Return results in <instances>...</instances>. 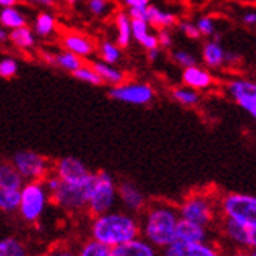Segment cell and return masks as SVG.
<instances>
[{
    "mask_svg": "<svg viewBox=\"0 0 256 256\" xmlns=\"http://www.w3.org/2000/svg\"><path fill=\"white\" fill-rule=\"evenodd\" d=\"M147 58L150 62H155L158 58H160V48H152V50H147Z\"/></svg>",
    "mask_w": 256,
    "mask_h": 256,
    "instance_id": "cell-48",
    "label": "cell"
},
{
    "mask_svg": "<svg viewBox=\"0 0 256 256\" xmlns=\"http://www.w3.org/2000/svg\"><path fill=\"white\" fill-rule=\"evenodd\" d=\"M226 89L230 96H232L236 102L240 98H246L250 96H256V83L244 78H234L226 84Z\"/></svg>",
    "mask_w": 256,
    "mask_h": 256,
    "instance_id": "cell-27",
    "label": "cell"
},
{
    "mask_svg": "<svg viewBox=\"0 0 256 256\" xmlns=\"http://www.w3.org/2000/svg\"><path fill=\"white\" fill-rule=\"evenodd\" d=\"M8 34H10V33H8L5 28H0V44L8 41Z\"/></svg>",
    "mask_w": 256,
    "mask_h": 256,
    "instance_id": "cell-52",
    "label": "cell"
},
{
    "mask_svg": "<svg viewBox=\"0 0 256 256\" xmlns=\"http://www.w3.org/2000/svg\"><path fill=\"white\" fill-rule=\"evenodd\" d=\"M118 183L111 174L100 170L94 172V178L89 189L86 212L89 216H98L118 208Z\"/></svg>",
    "mask_w": 256,
    "mask_h": 256,
    "instance_id": "cell-6",
    "label": "cell"
},
{
    "mask_svg": "<svg viewBox=\"0 0 256 256\" xmlns=\"http://www.w3.org/2000/svg\"><path fill=\"white\" fill-rule=\"evenodd\" d=\"M88 8L94 16H105L110 10L108 0H88Z\"/></svg>",
    "mask_w": 256,
    "mask_h": 256,
    "instance_id": "cell-37",
    "label": "cell"
},
{
    "mask_svg": "<svg viewBox=\"0 0 256 256\" xmlns=\"http://www.w3.org/2000/svg\"><path fill=\"white\" fill-rule=\"evenodd\" d=\"M202 56L208 68H220L222 64H225V48L219 41H208L203 44Z\"/></svg>",
    "mask_w": 256,
    "mask_h": 256,
    "instance_id": "cell-19",
    "label": "cell"
},
{
    "mask_svg": "<svg viewBox=\"0 0 256 256\" xmlns=\"http://www.w3.org/2000/svg\"><path fill=\"white\" fill-rule=\"evenodd\" d=\"M254 120H256V119H254Z\"/></svg>",
    "mask_w": 256,
    "mask_h": 256,
    "instance_id": "cell-56",
    "label": "cell"
},
{
    "mask_svg": "<svg viewBox=\"0 0 256 256\" xmlns=\"http://www.w3.org/2000/svg\"><path fill=\"white\" fill-rule=\"evenodd\" d=\"M124 2H125V0H124Z\"/></svg>",
    "mask_w": 256,
    "mask_h": 256,
    "instance_id": "cell-55",
    "label": "cell"
},
{
    "mask_svg": "<svg viewBox=\"0 0 256 256\" xmlns=\"http://www.w3.org/2000/svg\"><path fill=\"white\" fill-rule=\"evenodd\" d=\"M128 16H130L132 19H139V20H146L147 22V6L130 8V11H128Z\"/></svg>",
    "mask_w": 256,
    "mask_h": 256,
    "instance_id": "cell-43",
    "label": "cell"
},
{
    "mask_svg": "<svg viewBox=\"0 0 256 256\" xmlns=\"http://www.w3.org/2000/svg\"><path fill=\"white\" fill-rule=\"evenodd\" d=\"M11 164L18 169L25 182H46L52 174V164L33 150H19L11 158Z\"/></svg>",
    "mask_w": 256,
    "mask_h": 256,
    "instance_id": "cell-8",
    "label": "cell"
},
{
    "mask_svg": "<svg viewBox=\"0 0 256 256\" xmlns=\"http://www.w3.org/2000/svg\"><path fill=\"white\" fill-rule=\"evenodd\" d=\"M91 68L97 72V75L104 83H110L111 86H118L124 83V74L114 68L112 64H108L105 61H92Z\"/></svg>",
    "mask_w": 256,
    "mask_h": 256,
    "instance_id": "cell-22",
    "label": "cell"
},
{
    "mask_svg": "<svg viewBox=\"0 0 256 256\" xmlns=\"http://www.w3.org/2000/svg\"><path fill=\"white\" fill-rule=\"evenodd\" d=\"M19 72V61L16 58H2L0 60V76L2 78H12Z\"/></svg>",
    "mask_w": 256,
    "mask_h": 256,
    "instance_id": "cell-35",
    "label": "cell"
},
{
    "mask_svg": "<svg viewBox=\"0 0 256 256\" xmlns=\"http://www.w3.org/2000/svg\"><path fill=\"white\" fill-rule=\"evenodd\" d=\"M240 61V56L234 52H228V50H225V62L226 64H236Z\"/></svg>",
    "mask_w": 256,
    "mask_h": 256,
    "instance_id": "cell-44",
    "label": "cell"
},
{
    "mask_svg": "<svg viewBox=\"0 0 256 256\" xmlns=\"http://www.w3.org/2000/svg\"><path fill=\"white\" fill-rule=\"evenodd\" d=\"M55 66L68 70V72H75L78 68H82V60L75 54L69 52V50H62V52L55 54Z\"/></svg>",
    "mask_w": 256,
    "mask_h": 256,
    "instance_id": "cell-30",
    "label": "cell"
},
{
    "mask_svg": "<svg viewBox=\"0 0 256 256\" xmlns=\"http://www.w3.org/2000/svg\"><path fill=\"white\" fill-rule=\"evenodd\" d=\"M114 256H161V250L142 236H138L114 248Z\"/></svg>",
    "mask_w": 256,
    "mask_h": 256,
    "instance_id": "cell-15",
    "label": "cell"
},
{
    "mask_svg": "<svg viewBox=\"0 0 256 256\" xmlns=\"http://www.w3.org/2000/svg\"><path fill=\"white\" fill-rule=\"evenodd\" d=\"M61 44L62 47L69 50V52L75 54L76 56H89L92 54V44L89 42L86 38L80 36V34H66L61 40Z\"/></svg>",
    "mask_w": 256,
    "mask_h": 256,
    "instance_id": "cell-20",
    "label": "cell"
},
{
    "mask_svg": "<svg viewBox=\"0 0 256 256\" xmlns=\"http://www.w3.org/2000/svg\"><path fill=\"white\" fill-rule=\"evenodd\" d=\"M242 20H244L247 25H254L256 24V11H248L244 14V18H242Z\"/></svg>",
    "mask_w": 256,
    "mask_h": 256,
    "instance_id": "cell-47",
    "label": "cell"
},
{
    "mask_svg": "<svg viewBox=\"0 0 256 256\" xmlns=\"http://www.w3.org/2000/svg\"><path fill=\"white\" fill-rule=\"evenodd\" d=\"M178 27H180L182 33L186 34V38H189V40H198V38L202 36L198 28H197V25L194 22H188V20H183L178 24Z\"/></svg>",
    "mask_w": 256,
    "mask_h": 256,
    "instance_id": "cell-40",
    "label": "cell"
},
{
    "mask_svg": "<svg viewBox=\"0 0 256 256\" xmlns=\"http://www.w3.org/2000/svg\"><path fill=\"white\" fill-rule=\"evenodd\" d=\"M0 256H32L25 242L16 236H6L0 239Z\"/></svg>",
    "mask_w": 256,
    "mask_h": 256,
    "instance_id": "cell-23",
    "label": "cell"
},
{
    "mask_svg": "<svg viewBox=\"0 0 256 256\" xmlns=\"http://www.w3.org/2000/svg\"><path fill=\"white\" fill-rule=\"evenodd\" d=\"M25 180L11 162H0V188L10 190H20Z\"/></svg>",
    "mask_w": 256,
    "mask_h": 256,
    "instance_id": "cell-18",
    "label": "cell"
},
{
    "mask_svg": "<svg viewBox=\"0 0 256 256\" xmlns=\"http://www.w3.org/2000/svg\"><path fill=\"white\" fill-rule=\"evenodd\" d=\"M72 75L75 76L76 80L80 82H84V83H89V84H94V86H100L102 83V78L97 75V72L92 69V68H88V66H82L78 68L75 72H72Z\"/></svg>",
    "mask_w": 256,
    "mask_h": 256,
    "instance_id": "cell-34",
    "label": "cell"
},
{
    "mask_svg": "<svg viewBox=\"0 0 256 256\" xmlns=\"http://www.w3.org/2000/svg\"><path fill=\"white\" fill-rule=\"evenodd\" d=\"M110 97L128 105H147L155 97L153 88L147 83H126L118 84L110 89Z\"/></svg>",
    "mask_w": 256,
    "mask_h": 256,
    "instance_id": "cell-10",
    "label": "cell"
},
{
    "mask_svg": "<svg viewBox=\"0 0 256 256\" xmlns=\"http://www.w3.org/2000/svg\"><path fill=\"white\" fill-rule=\"evenodd\" d=\"M64 2H68V4L74 5V4H76V2H80V0H64Z\"/></svg>",
    "mask_w": 256,
    "mask_h": 256,
    "instance_id": "cell-54",
    "label": "cell"
},
{
    "mask_svg": "<svg viewBox=\"0 0 256 256\" xmlns=\"http://www.w3.org/2000/svg\"><path fill=\"white\" fill-rule=\"evenodd\" d=\"M216 239L214 228L203 226L194 222L180 220L176 228V240L184 242V244H202Z\"/></svg>",
    "mask_w": 256,
    "mask_h": 256,
    "instance_id": "cell-14",
    "label": "cell"
},
{
    "mask_svg": "<svg viewBox=\"0 0 256 256\" xmlns=\"http://www.w3.org/2000/svg\"><path fill=\"white\" fill-rule=\"evenodd\" d=\"M100 55H102V61L112 64V66H114V64L120 61L122 50H120V47L118 44L105 41V42H102V46H100Z\"/></svg>",
    "mask_w": 256,
    "mask_h": 256,
    "instance_id": "cell-33",
    "label": "cell"
},
{
    "mask_svg": "<svg viewBox=\"0 0 256 256\" xmlns=\"http://www.w3.org/2000/svg\"><path fill=\"white\" fill-rule=\"evenodd\" d=\"M172 58L178 66H182L183 69L190 68V66H197V58L192 54L186 52V50H176V52L172 54Z\"/></svg>",
    "mask_w": 256,
    "mask_h": 256,
    "instance_id": "cell-36",
    "label": "cell"
},
{
    "mask_svg": "<svg viewBox=\"0 0 256 256\" xmlns=\"http://www.w3.org/2000/svg\"><path fill=\"white\" fill-rule=\"evenodd\" d=\"M238 105L242 110H246L253 119H256V96H250V97L238 100Z\"/></svg>",
    "mask_w": 256,
    "mask_h": 256,
    "instance_id": "cell-41",
    "label": "cell"
},
{
    "mask_svg": "<svg viewBox=\"0 0 256 256\" xmlns=\"http://www.w3.org/2000/svg\"><path fill=\"white\" fill-rule=\"evenodd\" d=\"M89 238L116 248L125 242L140 236L139 216L132 214L125 210L114 208L108 212L91 216L88 225Z\"/></svg>",
    "mask_w": 256,
    "mask_h": 256,
    "instance_id": "cell-2",
    "label": "cell"
},
{
    "mask_svg": "<svg viewBox=\"0 0 256 256\" xmlns=\"http://www.w3.org/2000/svg\"><path fill=\"white\" fill-rule=\"evenodd\" d=\"M224 256H248V250H225Z\"/></svg>",
    "mask_w": 256,
    "mask_h": 256,
    "instance_id": "cell-49",
    "label": "cell"
},
{
    "mask_svg": "<svg viewBox=\"0 0 256 256\" xmlns=\"http://www.w3.org/2000/svg\"><path fill=\"white\" fill-rule=\"evenodd\" d=\"M172 98L183 106H194L200 102V94L190 88H176L172 91Z\"/></svg>",
    "mask_w": 256,
    "mask_h": 256,
    "instance_id": "cell-31",
    "label": "cell"
},
{
    "mask_svg": "<svg viewBox=\"0 0 256 256\" xmlns=\"http://www.w3.org/2000/svg\"><path fill=\"white\" fill-rule=\"evenodd\" d=\"M18 0H0V8H6V6H16Z\"/></svg>",
    "mask_w": 256,
    "mask_h": 256,
    "instance_id": "cell-51",
    "label": "cell"
},
{
    "mask_svg": "<svg viewBox=\"0 0 256 256\" xmlns=\"http://www.w3.org/2000/svg\"><path fill=\"white\" fill-rule=\"evenodd\" d=\"M225 248L216 239L202 244H184L175 240L174 244L161 250V256H224Z\"/></svg>",
    "mask_w": 256,
    "mask_h": 256,
    "instance_id": "cell-11",
    "label": "cell"
},
{
    "mask_svg": "<svg viewBox=\"0 0 256 256\" xmlns=\"http://www.w3.org/2000/svg\"><path fill=\"white\" fill-rule=\"evenodd\" d=\"M34 34L41 36V38H47L54 33L55 30V18L48 12H41L40 16L34 20Z\"/></svg>",
    "mask_w": 256,
    "mask_h": 256,
    "instance_id": "cell-32",
    "label": "cell"
},
{
    "mask_svg": "<svg viewBox=\"0 0 256 256\" xmlns=\"http://www.w3.org/2000/svg\"><path fill=\"white\" fill-rule=\"evenodd\" d=\"M52 174L62 182L76 183L91 178L94 172L89 170V168L82 160L75 156H64L52 166Z\"/></svg>",
    "mask_w": 256,
    "mask_h": 256,
    "instance_id": "cell-12",
    "label": "cell"
},
{
    "mask_svg": "<svg viewBox=\"0 0 256 256\" xmlns=\"http://www.w3.org/2000/svg\"><path fill=\"white\" fill-rule=\"evenodd\" d=\"M36 256H76L75 250L70 248L69 246H64V244H58L50 247L47 252L41 253V254H36Z\"/></svg>",
    "mask_w": 256,
    "mask_h": 256,
    "instance_id": "cell-38",
    "label": "cell"
},
{
    "mask_svg": "<svg viewBox=\"0 0 256 256\" xmlns=\"http://www.w3.org/2000/svg\"><path fill=\"white\" fill-rule=\"evenodd\" d=\"M118 198H119V204L122 210L132 214H136V216L142 212L148 203L142 189L128 180L120 182L118 184Z\"/></svg>",
    "mask_w": 256,
    "mask_h": 256,
    "instance_id": "cell-13",
    "label": "cell"
},
{
    "mask_svg": "<svg viewBox=\"0 0 256 256\" xmlns=\"http://www.w3.org/2000/svg\"><path fill=\"white\" fill-rule=\"evenodd\" d=\"M216 240L225 250H248V228L226 217H220L214 226Z\"/></svg>",
    "mask_w": 256,
    "mask_h": 256,
    "instance_id": "cell-9",
    "label": "cell"
},
{
    "mask_svg": "<svg viewBox=\"0 0 256 256\" xmlns=\"http://www.w3.org/2000/svg\"><path fill=\"white\" fill-rule=\"evenodd\" d=\"M256 248V226L248 228V250Z\"/></svg>",
    "mask_w": 256,
    "mask_h": 256,
    "instance_id": "cell-46",
    "label": "cell"
},
{
    "mask_svg": "<svg viewBox=\"0 0 256 256\" xmlns=\"http://www.w3.org/2000/svg\"><path fill=\"white\" fill-rule=\"evenodd\" d=\"M176 208L182 220L214 228L220 219L219 192L210 189L192 190L176 203Z\"/></svg>",
    "mask_w": 256,
    "mask_h": 256,
    "instance_id": "cell-3",
    "label": "cell"
},
{
    "mask_svg": "<svg viewBox=\"0 0 256 256\" xmlns=\"http://www.w3.org/2000/svg\"><path fill=\"white\" fill-rule=\"evenodd\" d=\"M76 256H114V248L88 238L75 250Z\"/></svg>",
    "mask_w": 256,
    "mask_h": 256,
    "instance_id": "cell-26",
    "label": "cell"
},
{
    "mask_svg": "<svg viewBox=\"0 0 256 256\" xmlns=\"http://www.w3.org/2000/svg\"><path fill=\"white\" fill-rule=\"evenodd\" d=\"M183 83L190 88L196 89V91H202V89H206L212 84V75L203 68L198 66H190L183 69V75H182Z\"/></svg>",
    "mask_w": 256,
    "mask_h": 256,
    "instance_id": "cell-16",
    "label": "cell"
},
{
    "mask_svg": "<svg viewBox=\"0 0 256 256\" xmlns=\"http://www.w3.org/2000/svg\"><path fill=\"white\" fill-rule=\"evenodd\" d=\"M125 4L130 8H138V6H148L150 0H125Z\"/></svg>",
    "mask_w": 256,
    "mask_h": 256,
    "instance_id": "cell-45",
    "label": "cell"
},
{
    "mask_svg": "<svg viewBox=\"0 0 256 256\" xmlns=\"http://www.w3.org/2000/svg\"><path fill=\"white\" fill-rule=\"evenodd\" d=\"M116 28H118V38H116V44L120 48H125L130 46L133 40V33H132V18L128 16V12H118L116 16Z\"/></svg>",
    "mask_w": 256,
    "mask_h": 256,
    "instance_id": "cell-24",
    "label": "cell"
},
{
    "mask_svg": "<svg viewBox=\"0 0 256 256\" xmlns=\"http://www.w3.org/2000/svg\"><path fill=\"white\" fill-rule=\"evenodd\" d=\"M220 217L232 219L246 228L256 226V196L244 192H225L219 194Z\"/></svg>",
    "mask_w": 256,
    "mask_h": 256,
    "instance_id": "cell-7",
    "label": "cell"
},
{
    "mask_svg": "<svg viewBox=\"0 0 256 256\" xmlns=\"http://www.w3.org/2000/svg\"><path fill=\"white\" fill-rule=\"evenodd\" d=\"M50 192L46 182H25L19 190L18 214L28 225H38L50 206Z\"/></svg>",
    "mask_w": 256,
    "mask_h": 256,
    "instance_id": "cell-5",
    "label": "cell"
},
{
    "mask_svg": "<svg viewBox=\"0 0 256 256\" xmlns=\"http://www.w3.org/2000/svg\"><path fill=\"white\" fill-rule=\"evenodd\" d=\"M19 208V190H10L0 188V212L12 214Z\"/></svg>",
    "mask_w": 256,
    "mask_h": 256,
    "instance_id": "cell-29",
    "label": "cell"
},
{
    "mask_svg": "<svg viewBox=\"0 0 256 256\" xmlns=\"http://www.w3.org/2000/svg\"><path fill=\"white\" fill-rule=\"evenodd\" d=\"M196 25H197V28H198L202 36H212V34H216V24H214V20L211 18H200L196 22Z\"/></svg>",
    "mask_w": 256,
    "mask_h": 256,
    "instance_id": "cell-39",
    "label": "cell"
},
{
    "mask_svg": "<svg viewBox=\"0 0 256 256\" xmlns=\"http://www.w3.org/2000/svg\"><path fill=\"white\" fill-rule=\"evenodd\" d=\"M147 24L153 25L156 28H169L174 27L176 24V16L174 12L169 11H162L155 5H148L147 6Z\"/></svg>",
    "mask_w": 256,
    "mask_h": 256,
    "instance_id": "cell-21",
    "label": "cell"
},
{
    "mask_svg": "<svg viewBox=\"0 0 256 256\" xmlns=\"http://www.w3.org/2000/svg\"><path fill=\"white\" fill-rule=\"evenodd\" d=\"M92 178H94V174L91 178H88L84 182L68 183V182L60 180L54 174H50V176L46 180V184L50 192L52 204H55L58 210L68 212L70 216L86 212L89 189H91Z\"/></svg>",
    "mask_w": 256,
    "mask_h": 256,
    "instance_id": "cell-4",
    "label": "cell"
},
{
    "mask_svg": "<svg viewBox=\"0 0 256 256\" xmlns=\"http://www.w3.org/2000/svg\"><path fill=\"white\" fill-rule=\"evenodd\" d=\"M132 33L134 40L146 50H152L158 47V38L156 34L148 32V24L146 20L132 19Z\"/></svg>",
    "mask_w": 256,
    "mask_h": 256,
    "instance_id": "cell-17",
    "label": "cell"
},
{
    "mask_svg": "<svg viewBox=\"0 0 256 256\" xmlns=\"http://www.w3.org/2000/svg\"><path fill=\"white\" fill-rule=\"evenodd\" d=\"M0 25L4 28L16 30L27 25V19L22 14V11L16 6H6L0 10Z\"/></svg>",
    "mask_w": 256,
    "mask_h": 256,
    "instance_id": "cell-25",
    "label": "cell"
},
{
    "mask_svg": "<svg viewBox=\"0 0 256 256\" xmlns=\"http://www.w3.org/2000/svg\"><path fill=\"white\" fill-rule=\"evenodd\" d=\"M28 2H33V4L41 5V6H54L55 0H28Z\"/></svg>",
    "mask_w": 256,
    "mask_h": 256,
    "instance_id": "cell-50",
    "label": "cell"
},
{
    "mask_svg": "<svg viewBox=\"0 0 256 256\" xmlns=\"http://www.w3.org/2000/svg\"><path fill=\"white\" fill-rule=\"evenodd\" d=\"M180 220L176 203L152 200L139 214L140 236L156 248L164 250L176 240V228Z\"/></svg>",
    "mask_w": 256,
    "mask_h": 256,
    "instance_id": "cell-1",
    "label": "cell"
},
{
    "mask_svg": "<svg viewBox=\"0 0 256 256\" xmlns=\"http://www.w3.org/2000/svg\"><path fill=\"white\" fill-rule=\"evenodd\" d=\"M156 38H158V46H161V47H164V48H169L170 46H172V34L169 33V30L168 28H161L160 32H158V34H156Z\"/></svg>",
    "mask_w": 256,
    "mask_h": 256,
    "instance_id": "cell-42",
    "label": "cell"
},
{
    "mask_svg": "<svg viewBox=\"0 0 256 256\" xmlns=\"http://www.w3.org/2000/svg\"><path fill=\"white\" fill-rule=\"evenodd\" d=\"M8 40L14 44L18 48H24V50H28L33 48L36 44V34L33 30H30L27 25L16 30H11V33L8 34Z\"/></svg>",
    "mask_w": 256,
    "mask_h": 256,
    "instance_id": "cell-28",
    "label": "cell"
},
{
    "mask_svg": "<svg viewBox=\"0 0 256 256\" xmlns=\"http://www.w3.org/2000/svg\"><path fill=\"white\" fill-rule=\"evenodd\" d=\"M248 256H256V248H250L248 250Z\"/></svg>",
    "mask_w": 256,
    "mask_h": 256,
    "instance_id": "cell-53",
    "label": "cell"
}]
</instances>
